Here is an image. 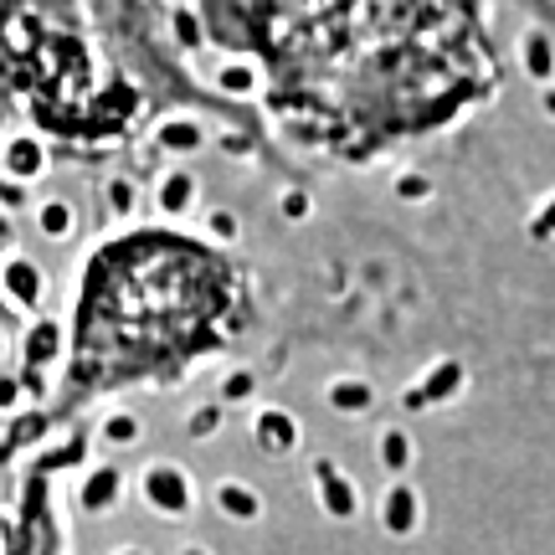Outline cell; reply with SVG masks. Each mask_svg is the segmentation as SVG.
<instances>
[{
	"label": "cell",
	"mask_w": 555,
	"mask_h": 555,
	"mask_svg": "<svg viewBox=\"0 0 555 555\" xmlns=\"http://www.w3.org/2000/svg\"><path fill=\"white\" fill-rule=\"evenodd\" d=\"M139 494L165 519H185L191 504H196V489H191L185 468H176V463H150V468L139 474Z\"/></svg>",
	"instance_id": "1"
},
{
	"label": "cell",
	"mask_w": 555,
	"mask_h": 555,
	"mask_svg": "<svg viewBox=\"0 0 555 555\" xmlns=\"http://www.w3.org/2000/svg\"><path fill=\"white\" fill-rule=\"evenodd\" d=\"M309 474H314V494H319V504H324L330 515H335V519H356V515H360V494H356V483H350V478L339 474V468L330 463V457H319V463L309 468Z\"/></svg>",
	"instance_id": "2"
},
{
	"label": "cell",
	"mask_w": 555,
	"mask_h": 555,
	"mask_svg": "<svg viewBox=\"0 0 555 555\" xmlns=\"http://www.w3.org/2000/svg\"><path fill=\"white\" fill-rule=\"evenodd\" d=\"M0 288L16 298V309H41V298H47V278H41L37 262H26V258H11L5 268H0Z\"/></svg>",
	"instance_id": "3"
},
{
	"label": "cell",
	"mask_w": 555,
	"mask_h": 555,
	"mask_svg": "<svg viewBox=\"0 0 555 555\" xmlns=\"http://www.w3.org/2000/svg\"><path fill=\"white\" fill-rule=\"evenodd\" d=\"M253 433H258V448L273 457H288L298 448V422L288 412H278V406H262L253 416Z\"/></svg>",
	"instance_id": "4"
},
{
	"label": "cell",
	"mask_w": 555,
	"mask_h": 555,
	"mask_svg": "<svg viewBox=\"0 0 555 555\" xmlns=\"http://www.w3.org/2000/svg\"><path fill=\"white\" fill-rule=\"evenodd\" d=\"M416 509H422V504H416V489H412V483H401V478L386 489V494H380V525H386L391 535H412V530H416Z\"/></svg>",
	"instance_id": "5"
},
{
	"label": "cell",
	"mask_w": 555,
	"mask_h": 555,
	"mask_svg": "<svg viewBox=\"0 0 555 555\" xmlns=\"http://www.w3.org/2000/svg\"><path fill=\"white\" fill-rule=\"evenodd\" d=\"M119 494H124L119 468H93L88 483H82V509H88V515H108V509L119 504Z\"/></svg>",
	"instance_id": "6"
},
{
	"label": "cell",
	"mask_w": 555,
	"mask_h": 555,
	"mask_svg": "<svg viewBox=\"0 0 555 555\" xmlns=\"http://www.w3.org/2000/svg\"><path fill=\"white\" fill-rule=\"evenodd\" d=\"M457 380H463V365H457V360H442V365H433V371L422 376L416 391H406V406H433V401L453 397Z\"/></svg>",
	"instance_id": "7"
},
{
	"label": "cell",
	"mask_w": 555,
	"mask_h": 555,
	"mask_svg": "<svg viewBox=\"0 0 555 555\" xmlns=\"http://www.w3.org/2000/svg\"><path fill=\"white\" fill-rule=\"evenodd\" d=\"M211 499H217V509L227 519H242V525H253V519L262 515V499L247 489V483H232V478H221L217 489H211Z\"/></svg>",
	"instance_id": "8"
},
{
	"label": "cell",
	"mask_w": 555,
	"mask_h": 555,
	"mask_svg": "<svg viewBox=\"0 0 555 555\" xmlns=\"http://www.w3.org/2000/svg\"><path fill=\"white\" fill-rule=\"evenodd\" d=\"M324 401H330V406H335V412L356 416V412H365V406H371V401H376V391H371V380L339 376V380H330V391H324Z\"/></svg>",
	"instance_id": "9"
},
{
	"label": "cell",
	"mask_w": 555,
	"mask_h": 555,
	"mask_svg": "<svg viewBox=\"0 0 555 555\" xmlns=\"http://www.w3.org/2000/svg\"><path fill=\"white\" fill-rule=\"evenodd\" d=\"M380 463H386V474H406L412 468V437L401 433V427L380 433Z\"/></svg>",
	"instance_id": "10"
},
{
	"label": "cell",
	"mask_w": 555,
	"mask_h": 555,
	"mask_svg": "<svg viewBox=\"0 0 555 555\" xmlns=\"http://www.w3.org/2000/svg\"><path fill=\"white\" fill-rule=\"evenodd\" d=\"M103 437H108L114 448H134V442H139V422L129 412H114L108 422H103Z\"/></svg>",
	"instance_id": "11"
},
{
	"label": "cell",
	"mask_w": 555,
	"mask_h": 555,
	"mask_svg": "<svg viewBox=\"0 0 555 555\" xmlns=\"http://www.w3.org/2000/svg\"><path fill=\"white\" fill-rule=\"evenodd\" d=\"M41 232H47V237H67V232H73V211H67L62 201L41 206Z\"/></svg>",
	"instance_id": "12"
},
{
	"label": "cell",
	"mask_w": 555,
	"mask_h": 555,
	"mask_svg": "<svg viewBox=\"0 0 555 555\" xmlns=\"http://www.w3.org/2000/svg\"><path fill=\"white\" fill-rule=\"evenodd\" d=\"M191 185H196L191 176H170V180H165V206H170V211H185V201H191Z\"/></svg>",
	"instance_id": "13"
},
{
	"label": "cell",
	"mask_w": 555,
	"mask_h": 555,
	"mask_svg": "<svg viewBox=\"0 0 555 555\" xmlns=\"http://www.w3.org/2000/svg\"><path fill=\"white\" fill-rule=\"evenodd\" d=\"M247 397H253V376H247V371L221 380V401H227V406H232V401H247Z\"/></svg>",
	"instance_id": "14"
},
{
	"label": "cell",
	"mask_w": 555,
	"mask_h": 555,
	"mask_svg": "<svg viewBox=\"0 0 555 555\" xmlns=\"http://www.w3.org/2000/svg\"><path fill=\"white\" fill-rule=\"evenodd\" d=\"M217 422H221V406H201L185 427H191V437H211V433H217Z\"/></svg>",
	"instance_id": "15"
},
{
	"label": "cell",
	"mask_w": 555,
	"mask_h": 555,
	"mask_svg": "<svg viewBox=\"0 0 555 555\" xmlns=\"http://www.w3.org/2000/svg\"><path fill=\"white\" fill-rule=\"evenodd\" d=\"M191 129H185V124H176V129H165V144H170V150H196V144H191Z\"/></svg>",
	"instance_id": "16"
},
{
	"label": "cell",
	"mask_w": 555,
	"mask_h": 555,
	"mask_svg": "<svg viewBox=\"0 0 555 555\" xmlns=\"http://www.w3.org/2000/svg\"><path fill=\"white\" fill-rule=\"evenodd\" d=\"M16 397H21V386L11 376H0V406H16Z\"/></svg>",
	"instance_id": "17"
},
{
	"label": "cell",
	"mask_w": 555,
	"mask_h": 555,
	"mask_svg": "<svg viewBox=\"0 0 555 555\" xmlns=\"http://www.w3.org/2000/svg\"><path fill=\"white\" fill-rule=\"evenodd\" d=\"M211 232H217V237H232V232H237V221L227 217V211H217V217H211Z\"/></svg>",
	"instance_id": "18"
},
{
	"label": "cell",
	"mask_w": 555,
	"mask_h": 555,
	"mask_svg": "<svg viewBox=\"0 0 555 555\" xmlns=\"http://www.w3.org/2000/svg\"><path fill=\"white\" fill-rule=\"evenodd\" d=\"M422 191H427V185H422V180H416V176H406V180H401V196H422Z\"/></svg>",
	"instance_id": "19"
},
{
	"label": "cell",
	"mask_w": 555,
	"mask_h": 555,
	"mask_svg": "<svg viewBox=\"0 0 555 555\" xmlns=\"http://www.w3.org/2000/svg\"><path fill=\"white\" fill-rule=\"evenodd\" d=\"M0 247H11V221L0 217Z\"/></svg>",
	"instance_id": "20"
},
{
	"label": "cell",
	"mask_w": 555,
	"mask_h": 555,
	"mask_svg": "<svg viewBox=\"0 0 555 555\" xmlns=\"http://www.w3.org/2000/svg\"><path fill=\"white\" fill-rule=\"evenodd\" d=\"M180 555H206V551H201V545H185V551H180Z\"/></svg>",
	"instance_id": "21"
},
{
	"label": "cell",
	"mask_w": 555,
	"mask_h": 555,
	"mask_svg": "<svg viewBox=\"0 0 555 555\" xmlns=\"http://www.w3.org/2000/svg\"><path fill=\"white\" fill-rule=\"evenodd\" d=\"M119 555H144V551H119Z\"/></svg>",
	"instance_id": "22"
}]
</instances>
